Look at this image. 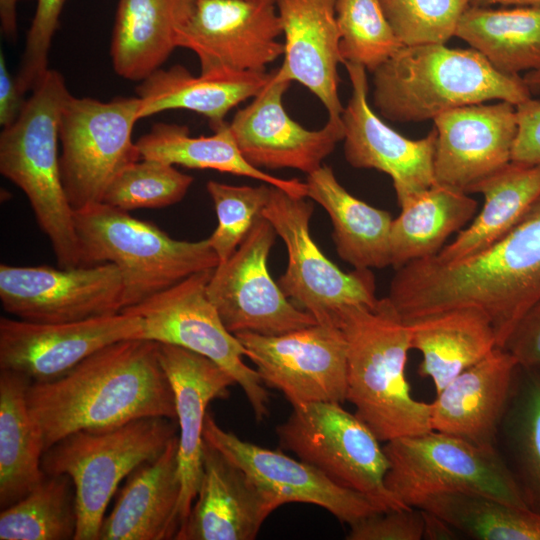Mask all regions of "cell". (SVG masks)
<instances>
[{
	"label": "cell",
	"mask_w": 540,
	"mask_h": 540,
	"mask_svg": "<svg viewBox=\"0 0 540 540\" xmlns=\"http://www.w3.org/2000/svg\"><path fill=\"white\" fill-rule=\"evenodd\" d=\"M281 34L275 2L195 0L176 43L197 55L201 73L264 72L283 55Z\"/></svg>",
	"instance_id": "cell-16"
},
{
	"label": "cell",
	"mask_w": 540,
	"mask_h": 540,
	"mask_svg": "<svg viewBox=\"0 0 540 540\" xmlns=\"http://www.w3.org/2000/svg\"><path fill=\"white\" fill-rule=\"evenodd\" d=\"M275 6L285 37L278 76L306 87L328 118L340 119L344 108L338 95V65L343 58L336 0H275Z\"/></svg>",
	"instance_id": "cell-24"
},
{
	"label": "cell",
	"mask_w": 540,
	"mask_h": 540,
	"mask_svg": "<svg viewBox=\"0 0 540 540\" xmlns=\"http://www.w3.org/2000/svg\"><path fill=\"white\" fill-rule=\"evenodd\" d=\"M291 82L281 79L277 69L262 90L229 123L234 140L252 166L261 169H297L307 175L321 167L324 159L343 141L342 118H328L318 130H308L286 112L282 99Z\"/></svg>",
	"instance_id": "cell-19"
},
{
	"label": "cell",
	"mask_w": 540,
	"mask_h": 540,
	"mask_svg": "<svg viewBox=\"0 0 540 540\" xmlns=\"http://www.w3.org/2000/svg\"><path fill=\"white\" fill-rule=\"evenodd\" d=\"M26 99L18 88L16 77L7 68L4 53L0 52V125L4 128L15 122Z\"/></svg>",
	"instance_id": "cell-47"
},
{
	"label": "cell",
	"mask_w": 540,
	"mask_h": 540,
	"mask_svg": "<svg viewBox=\"0 0 540 540\" xmlns=\"http://www.w3.org/2000/svg\"><path fill=\"white\" fill-rule=\"evenodd\" d=\"M158 356L171 384L180 428L178 471L181 494L178 505L180 526L188 516L202 477L203 429L207 407L225 399L234 378L209 358L170 344L158 343Z\"/></svg>",
	"instance_id": "cell-23"
},
{
	"label": "cell",
	"mask_w": 540,
	"mask_h": 540,
	"mask_svg": "<svg viewBox=\"0 0 540 540\" xmlns=\"http://www.w3.org/2000/svg\"><path fill=\"white\" fill-rule=\"evenodd\" d=\"M192 183L193 177L174 165L140 159L116 175L102 202L127 212L163 208L181 201Z\"/></svg>",
	"instance_id": "cell-40"
},
{
	"label": "cell",
	"mask_w": 540,
	"mask_h": 540,
	"mask_svg": "<svg viewBox=\"0 0 540 540\" xmlns=\"http://www.w3.org/2000/svg\"><path fill=\"white\" fill-rule=\"evenodd\" d=\"M270 72H234L228 70L195 76L175 65L158 69L141 81L136 91L140 99L138 119L162 111L184 109L209 119L214 130L225 123L227 113L247 99L255 97L266 85Z\"/></svg>",
	"instance_id": "cell-27"
},
{
	"label": "cell",
	"mask_w": 540,
	"mask_h": 540,
	"mask_svg": "<svg viewBox=\"0 0 540 540\" xmlns=\"http://www.w3.org/2000/svg\"><path fill=\"white\" fill-rule=\"evenodd\" d=\"M523 80L531 93H540V70L526 73Z\"/></svg>",
	"instance_id": "cell-51"
},
{
	"label": "cell",
	"mask_w": 540,
	"mask_h": 540,
	"mask_svg": "<svg viewBox=\"0 0 540 540\" xmlns=\"http://www.w3.org/2000/svg\"><path fill=\"white\" fill-rule=\"evenodd\" d=\"M352 94L341 115L344 155L355 168L376 169L390 176L399 207L436 183L434 128L419 140L408 139L386 125L367 101L366 69L344 63Z\"/></svg>",
	"instance_id": "cell-20"
},
{
	"label": "cell",
	"mask_w": 540,
	"mask_h": 540,
	"mask_svg": "<svg viewBox=\"0 0 540 540\" xmlns=\"http://www.w3.org/2000/svg\"><path fill=\"white\" fill-rule=\"evenodd\" d=\"M158 345L139 338L117 341L55 380L31 382L27 404L45 451L80 430L111 429L147 417L176 420Z\"/></svg>",
	"instance_id": "cell-2"
},
{
	"label": "cell",
	"mask_w": 540,
	"mask_h": 540,
	"mask_svg": "<svg viewBox=\"0 0 540 540\" xmlns=\"http://www.w3.org/2000/svg\"><path fill=\"white\" fill-rule=\"evenodd\" d=\"M373 100L398 122L434 119L461 106L500 100L515 106L531 98L519 75L495 69L475 49L444 44L403 46L373 71Z\"/></svg>",
	"instance_id": "cell-4"
},
{
	"label": "cell",
	"mask_w": 540,
	"mask_h": 540,
	"mask_svg": "<svg viewBox=\"0 0 540 540\" xmlns=\"http://www.w3.org/2000/svg\"><path fill=\"white\" fill-rule=\"evenodd\" d=\"M503 349L515 358L519 366H540V300L520 318Z\"/></svg>",
	"instance_id": "cell-45"
},
{
	"label": "cell",
	"mask_w": 540,
	"mask_h": 540,
	"mask_svg": "<svg viewBox=\"0 0 540 540\" xmlns=\"http://www.w3.org/2000/svg\"><path fill=\"white\" fill-rule=\"evenodd\" d=\"M272 186H236L217 181L206 184L217 215V227L209 237L219 263L227 260L262 216Z\"/></svg>",
	"instance_id": "cell-41"
},
{
	"label": "cell",
	"mask_w": 540,
	"mask_h": 540,
	"mask_svg": "<svg viewBox=\"0 0 540 540\" xmlns=\"http://www.w3.org/2000/svg\"><path fill=\"white\" fill-rule=\"evenodd\" d=\"M180 494L176 435L158 457L128 475L104 517L98 540L175 539Z\"/></svg>",
	"instance_id": "cell-26"
},
{
	"label": "cell",
	"mask_w": 540,
	"mask_h": 540,
	"mask_svg": "<svg viewBox=\"0 0 540 540\" xmlns=\"http://www.w3.org/2000/svg\"><path fill=\"white\" fill-rule=\"evenodd\" d=\"M202 477L176 540H253L277 508L240 467L204 440Z\"/></svg>",
	"instance_id": "cell-22"
},
{
	"label": "cell",
	"mask_w": 540,
	"mask_h": 540,
	"mask_svg": "<svg viewBox=\"0 0 540 540\" xmlns=\"http://www.w3.org/2000/svg\"><path fill=\"white\" fill-rule=\"evenodd\" d=\"M173 419L141 418L104 430L71 433L42 456L46 475H67L76 496L74 540H98L105 512L120 482L158 457L176 436Z\"/></svg>",
	"instance_id": "cell-7"
},
{
	"label": "cell",
	"mask_w": 540,
	"mask_h": 540,
	"mask_svg": "<svg viewBox=\"0 0 540 540\" xmlns=\"http://www.w3.org/2000/svg\"><path fill=\"white\" fill-rule=\"evenodd\" d=\"M387 489L407 507L451 491L474 492L527 508L496 448L438 431L385 442ZM528 509V508H527Z\"/></svg>",
	"instance_id": "cell-8"
},
{
	"label": "cell",
	"mask_w": 540,
	"mask_h": 540,
	"mask_svg": "<svg viewBox=\"0 0 540 540\" xmlns=\"http://www.w3.org/2000/svg\"><path fill=\"white\" fill-rule=\"evenodd\" d=\"M203 438L240 467L277 508L288 503L313 504L349 525L386 511L369 497L336 484L300 459L240 439L221 428L208 412Z\"/></svg>",
	"instance_id": "cell-18"
},
{
	"label": "cell",
	"mask_w": 540,
	"mask_h": 540,
	"mask_svg": "<svg viewBox=\"0 0 540 540\" xmlns=\"http://www.w3.org/2000/svg\"><path fill=\"white\" fill-rule=\"evenodd\" d=\"M307 197L320 204L333 226L339 257L354 269H381L390 265V232L393 218L350 194L330 166L307 175Z\"/></svg>",
	"instance_id": "cell-30"
},
{
	"label": "cell",
	"mask_w": 540,
	"mask_h": 540,
	"mask_svg": "<svg viewBox=\"0 0 540 540\" xmlns=\"http://www.w3.org/2000/svg\"><path fill=\"white\" fill-rule=\"evenodd\" d=\"M213 131L210 136L192 137L185 125L156 123L136 141V146L140 159L249 177L293 196L307 197L305 182L276 177L248 163L234 140L229 123L225 122Z\"/></svg>",
	"instance_id": "cell-32"
},
{
	"label": "cell",
	"mask_w": 540,
	"mask_h": 540,
	"mask_svg": "<svg viewBox=\"0 0 540 540\" xmlns=\"http://www.w3.org/2000/svg\"><path fill=\"white\" fill-rule=\"evenodd\" d=\"M387 297L406 322L453 308H479L503 348L520 318L540 300V196L485 250L454 263L429 257L400 267Z\"/></svg>",
	"instance_id": "cell-1"
},
{
	"label": "cell",
	"mask_w": 540,
	"mask_h": 540,
	"mask_svg": "<svg viewBox=\"0 0 540 540\" xmlns=\"http://www.w3.org/2000/svg\"><path fill=\"white\" fill-rule=\"evenodd\" d=\"M259 1H271V2H275V0H259Z\"/></svg>",
	"instance_id": "cell-52"
},
{
	"label": "cell",
	"mask_w": 540,
	"mask_h": 540,
	"mask_svg": "<svg viewBox=\"0 0 540 540\" xmlns=\"http://www.w3.org/2000/svg\"><path fill=\"white\" fill-rule=\"evenodd\" d=\"M77 530L75 488L67 475H46L0 513V540H70Z\"/></svg>",
	"instance_id": "cell-38"
},
{
	"label": "cell",
	"mask_w": 540,
	"mask_h": 540,
	"mask_svg": "<svg viewBox=\"0 0 540 540\" xmlns=\"http://www.w3.org/2000/svg\"><path fill=\"white\" fill-rule=\"evenodd\" d=\"M336 20L343 64H360L373 72L404 46L379 0H336Z\"/></svg>",
	"instance_id": "cell-39"
},
{
	"label": "cell",
	"mask_w": 540,
	"mask_h": 540,
	"mask_svg": "<svg viewBox=\"0 0 540 540\" xmlns=\"http://www.w3.org/2000/svg\"><path fill=\"white\" fill-rule=\"evenodd\" d=\"M139 107L138 97L103 102L70 95L64 103L59 120V166L74 212L102 202L116 175L140 160L132 141Z\"/></svg>",
	"instance_id": "cell-10"
},
{
	"label": "cell",
	"mask_w": 540,
	"mask_h": 540,
	"mask_svg": "<svg viewBox=\"0 0 540 540\" xmlns=\"http://www.w3.org/2000/svg\"><path fill=\"white\" fill-rule=\"evenodd\" d=\"M212 271L195 273L121 313L141 318L139 339L182 347L219 365L242 388L261 421L269 413L270 397L256 369L243 361L245 348L226 329L207 295Z\"/></svg>",
	"instance_id": "cell-11"
},
{
	"label": "cell",
	"mask_w": 540,
	"mask_h": 540,
	"mask_svg": "<svg viewBox=\"0 0 540 540\" xmlns=\"http://www.w3.org/2000/svg\"><path fill=\"white\" fill-rule=\"evenodd\" d=\"M141 331V318L127 313L52 324L1 317L0 370L31 382L52 381L107 345L139 338Z\"/></svg>",
	"instance_id": "cell-17"
},
{
	"label": "cell",
	"mask_w": 540,
	"mask_h": 540,
	"mask_svg": "<svg viewBox=\"0 0 540 540\" xmlns=\"http://www.w3.org/2000/svg\"><path fill=\"white\" fill-rule=\"evenodd\" d=\"M423 510V509H422ZM425 534L426 539H454L458 532L437 516L425 511Z\"/></svg>",
	"instance_id": "cell-48"
},
{
	"label": "cell",
	"mask_w": 540,
	"mask_h": 540,
	"mask_svg": "<svg viewBox=\"0 0 540 540\" xmlns=\"http://www.w3.org/2000/svg\"><path fill=\"white\" fill-rule=\"evenodd\" d=\"M263 384L292 407L346 401L347 343L341 328L316 323L280 335L235 334Z\"/></svg>",
	"instance_id": "cell-14"
},
{
	"label": "cell",
	"mask_w": 540,
	"mask_h": 540,
	"mask_svg": "<svg viewBox=\"0 0 540 540\" xmlns=\"http://www.w3.org/2000/svg\"><path fill=\"white\" fill-rule=\"evenodd\" d=\"M518 130L511 161L540 164V100L516 105Z\"/></svg>",
	"instance_id": "cell-46"
},
{
	"label": "cell",
	"mask_w": 540,
	"mask_h": 540,
	"mask_svg": "<svg viewBox=\"0 0 540 540\" xmlns=\"http://www.w3.org/2000/svg\"><path fill=\"white\" fill-rule=\"evenodd\" d=\"M437 132L436 183L465 193L509 162L518 122L516 106L506 101L472 104L445 111L434 119Z\"/></svg>",
	"instance_id": "cell-21"
},
{
	"label": "cell",
	"mask_w": 540,
	"mask_h": 540,
	"mask_svg": "<svg viewBox=\"0 0 540 540\" xmlns=\"http://www.w3.org/2000/svg\"><path fill=\"white\" fill-rule=\"evenodd\" d=\"M477 201L456 188L435 183L400 207L390 232V266L395 270L436 256L448 237L471 221Z\"/></svg>",
	"instance_id": "cell-34"
},
{
	"label": "cell",
	"mask_w": 540,
	"mask_h": 540,
	"mask_svg": "<svg viewBox=\"0 0 540 540\" xmlns=\"http://www.w3.org/2000/svg\"><path fill=\"white\" fill-rule=\"evenodd\" d=\"M476 540H540V515L488 495L451 491L419 507Z\"/></svg>",
	"instance_id": "cell-37"
},
{
	"label": "cell",
	"mask_w": 540,
	"mask_h": 540,
	"mask_svg": "<svg viewBox=\"0 0 540 540\" xmlns=\"http://www.w3.org/2000/svg\"><path fill=\"white\" fill-rule=\"evenodd\" d=\"M454 36L470 44L504 74L540 70V7L469 6Z\"/></svg>",
	"instance_id": "cell-35"
},
{
	"label": "cell",
	"mask_w": 540,
	"mask_h": 540,
	"mask_svg": "<svg viewBox=\"0 0 540 540\" xmlns=\"http://www.w3.org/2000/svg\"><path fill=\"white\" fill-rule=\"evenodd\" d=\"M337 324L347 343L346 400L381 442L431 431V403L414 399L405 368L411 332L386 297L349 305Z\"/></svg>",
	"instance_id": "cell-3"
},
{
	"label": "cell",
	"mask_w": 540,
	"mask_h": 540,
	"mask_svg": "<svg viewBox=\"0 0 540 540\" xmlns=\"http://www.w3.org/2000/svg\"><path fill=\"white\" fill-rule=\"evenodd\" d=\"M518 363L503 348L451 380L431 403L434 431L496 448V441Z\"/></svg>",
	"instance_id": "cell-25"
},
{
	"label": "cell",
	"mask_w": 540,
	"mask_h": 540,
	"mask_svg": "<svg viewBox=\"0 0 540 540\" xmlns=\"http://www.w3.org/2000/svg\"><path fill=\"white\" fill-rule=\"evenodd\" d=\"M66 0H38L28 30L16 82L21 93L32 91L48 71V54Z\"/></svg>",
	"instance_id": "cell-43"
},
{
	"label": "cell",
	"mask_w": 540,
	"mask_h": 540,
	"mask_svg": "<svg viewBox=\"0 0 540 540\" xmlns=\"http://www.w3.org/2000/svg\"><path fill=\"white\" fill-rule=\"evenodd\" d=\"M425 515L420 508L392 509L374 513L350 525L347 540H421Z\"/></svg>",
	"instance_id": "cell-44"
},
{
	"label": "cell",
	"mask_w": 540,
	"mask_h": 540,
	"mask_svg": "<svg viewBox=\"0 0 540 540\" xmlns=\"http://www.w3.org/2000/svg\"><path fill=\"white\" fill-rule=\"evenodd\" d=\"M195 0H119L110 55L122 78L143 81L177 47L180 28L190 17Z\"/></svg>",
	"instance_id": "cell-28"
},
{
	"label": "cell",
	"mask_w": 540,
	"mask_h": 540,
	"mask_svg": "<svg viewBox=\"0 0 540 540\" xmlns=\"http://www.w3.org/2000/svg\"><path fill=\"white\" fill-rule=\"evenodd\" d=\"M74 225L80 266L116 265L124 309L219 264L209 238L176 240L154 223L103 202L75 211Z\"/></svg>",
	"instance_id": "cell-6"
},
{
	"label": "cell",
	"mask_w": 540,
	"mask_h": 540,
	"mask_svg": "<svg viewBox=\"0 0 540 540\" xmlns=\"http://www.w3.org/2000/svg\"><path fill=\"white\" fill-rule=\"evenodd\" d=\"M69 93L64 77L48 69L10 126L0 133V172L26 195L48 237L57 265L80 266L74 210L59 166V120Z\"/></svg>",
	"instance_id": "cell-5"
},
{
	"label": "cell",
	"mask_w": 540,
	"mask_h": 540,
	"mask_svg": "<svg viewBox=\"0 0 540 540\" xmlns=\"http://www.w3.org/2000/svg\"><path fill=\"white\" fill-rule=\"evenodd\" d=\"M2 308L34 323H68L119 314L121 274L112 263L72 268L0 265Z\"/></svg>",
	"instance_id": "cell-15"
},
{
	"label": "cell",
	"mask_w": 540,
	"mask_h": 540,
	"mask_svg": "<svg viewBox=\"0 0 540 540\" xmlns=\"http://www.w3.org/2000/svg\"><path fill=\"white\" fill-rule=\"evenodd\" d=\"M470 6L487 7L493 4L515 5L517 7H540V0H468Z\"/></svg>",
	"instance_id": "cell-50"
},
{
	"label": "cell",
	"mask_w": 540,
	"mask_h": 540,
	"mask_svg": "<svg viewBox=\"0 0 540 540\" xmlns=\"http://www.w3.org/2000/svg\"><path fill=\"white\" fill-rule=\"evenodd\" d=\"M471 193L483 195V207L467 228L432 257L437 262L449 264L475 255L512 229L540 196V164L511 161Z\"/></svg>",
	"instance_id": "cell-31"
},
{
	"label": "cell",
	"mask_w": 540,
	"mask_h": 540,
	"mask_svg": "<svg viewBox=\"0 0 540 540\" xmlns=\"http://www.w3.org/2000/svg\"><path fill=\"white\" fill-rule=\"evenodd\" d=\"M275 235L271 223L260 216L235 252L212 271L207 295L234 335H280L317 323L285 296L269 273Z\"/></svg>",
	"instance_id": "cell-13"
},
{
	"label": "cell",
	"mask_w": 540,
	"mask_h": 540,
	"mask_svg": "<svg viewBox=\"0 0 540 540\" xmlns=\"http://www.w3.org/2000/svg\"><path fill=\"white\" fill-rule=\"evenodd\" d=\"M496 449L525 505L540 515V366L518 365Z\"/></svg>",
	"instance_id": "cell-36"
},
{
	"label": "cell",
	"mask_w": 540,
	"mask_h": 540,
	"mask_svg": "<svg viewBox=\"0 0 540 540\" xmlns=\"http://www.w3.org/2000/svg\"><path fill=\"white\" fill-rule=\"evenodd\" d=\"M17 0H0V24L2 33L10 40L17 35Z\"/></svg>",
	"instance_id": "cell-49"
},
{
	"label": "cell",
	"mask_w": 540,
	"mask_h": 540,
	"mask_svg": "<svg viewBox=\"0 0 540 540\" xmlns=\"http://www.w3.org/2000/svg\"><path fill=\"white\" fill-rule=\"evenodd\" d=\"M312 214L311 202L272 186L262 216L287 249V268L278 280L285 296L317 323L338 326V314L346 306L376 305L375 277L371 269L344 272L330 261L311 236Z\"/></svg>",
	"instance_id": "cell-12"
},
{
	"label": "cell",
	"mask_w": 540,
	"mask_h": 540,
	"mask_svg": "<svg viewBox=\"0 0 540 540\" xmlns=\"http://www.w3.org/2000/svg\"><path fill=\"white\" fill-rule=\"evenodd\" d=\"M406 323L411 348L422 354L418 373L432 380L436 394L497 348L490 319L476 307L453 308Z\"/></svg>",
	"instance_id": "cell-29"
},
{
	"label": "cell",
	"mask_w": 540,
	"mask_h": 540,
	"mask_svg": "<svg viewBox=\"0 0 540 540\" xmlns=\"http://www.w3.org/2000/svg\"><path fill=\"white\" fill-rule=\"evenodd\" d=\"M31 380L0 370V507L16 503L46 476L42 434L27 404Z\"/></svg>",
	"instance_id": "cell-33"
},
{
	"label": "cell",
	"mask_w": 540,
	"mask_h": 540,
	"mask_svg": "<svg viewBox=\"0 0 540 540\" xmlns=\"http://www.w3.org/2000/svg\"><path fill=\"white\" fill-rule=\"evenodd\" d=\"M280 446L336 484L361 493L384 510L410 508L387 489L389 462L380 440L337 402L293 407L276 427Z\"/></svg>",
	"instance_id": "cell-9"
},
{
	"label": "cell",
	"mask_w": 540,
	"mask_h": 540,
	"mask_svg": "<svg viewBox=\"0 0 540 540\" xmlns=\"http://www.w3.org/2000/svg\"><path fill=\"white\" fill-rule=\"evenodd\" d=\"M404 46L445 44L470 6L468 0H379Z\"/></svg>",
	"instance_id": "cell-42"
}]
</instances>
